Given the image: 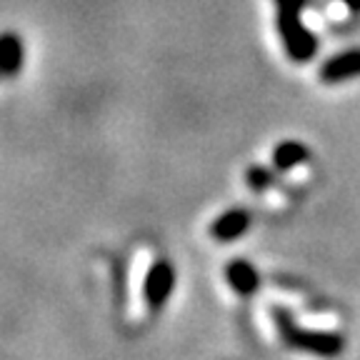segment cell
Returning a JSON list of instances; mask_svg holds the SVG:
<instances>
[{"mask_svg":"<svg viewBox=\"0 0 360 360\" xmlns=\"http://www.w3.org/2000/svg\"><path fill=\"white\" fill-rule=\"evenodd\" d=\"M305 158H308V150H305L300 143H283V146H278L276 153H273V160H276L278 170H290L292 165L303 163Z\"/></svg>","mask_w":360,"mask_h":360,"instance_id":"cell-8","label":"cell"},{"mask_svg":"<svg viewBox=\"0 0 360 360\" xmlns=\"http://www.w3.org/2000/svg\"><path fill=\"white\" fill-rule=\"evenodd\" d=\"M270 183V173L263 168H250L248 170V186L253 188V191H263V188H268Z\"/></svg>","mask_w":360,"mask_h":360,"instance_id":"cell-9","label":"cell"},{"mask_svg":"<svg viewBox=\"0 0 360 360\" xmlns=\"http://www.w3.org/2000/svg\"><path fill=\"white\" fill-rule=\"evenodd\" d=\"M248 228H250V213L243 208H236V210L223 213L215 220L213 228H210V236L220 243H231V240H236V238H240Z\"/></svg>","mask_w":360,"mask_h":360,"instance_id":"cell-4","label":"cell"},{"mask_svg":"<svg viewBox=\"0 0 360 360\" xmlns=\"http://www.w3.org/2000/svg\"><path fill=\"white\" fill-rule=\"evenodd\" d=\"M273 318H276V328L283 335L290 348L305 350V353L313 355H323V358H335V355L343 353V338L333 335V333H318V330H305V328H298L292 323L290 313L283 308L273 310Z\"/></svg>","mask_w":360,"mask_h":360,"instance_id":"cell-1","label":"cell"},{"mask_svg":"<svg viewBox=\"0 0 360 360\" xmlns=\"http://www.w3.org/2000/svg\"><path fill=\"white\" fill-rule=\"evenodd\" d=\"M225 276H228V283H231L233 290L240 292V295H250V292H255V288L260 285L258 270L248 263V260H233V263L225 268Z\"/></svg>","mask_w":360,"mask_h":360,"instance_id":"cell-6","label":"cell"},{"mask_svg":"<svg viewBox=\"0 0 360 360\" xmlns=\"http://www.w3.org/2000/svg\"><path fill=\"white\" fill-rule=\"evenodd\" d=\"M173 288H175L173 265H170L168 260H158V263L150 268V273H148L146 288H143L148 308H150L153 313L163 310L165 303H168V298H170V292H173Z\"/></svg>","mask_w":360,"mask_h":360,"instance_id":"cell-3","label":"cell"},{"mask_svg":"<svg viewBox=\"0 0 360 360\" xmlns=\"http://www.w3.org/2000/svg\"><path fill=\"white\" fill-rule=\"evenodd\" d=\"M345 3H348L353 11H358V8H360V0H345Z\"/></svg>","mask_w":360,"mask_h":360,"instance_id":"cell-10","label":"cell"},{"mask_svg":"<svg viewBox=\"0 0 360 360\" xmlns=\"http://www.w3.org/2000/svg\"><path fill=\"white\" fill-rule=\"evenodd\" d=\"M300 8L303 0H278V11H281V33L285 38V48L295 60H308L315 53V40L300 22Z\"/></svg>","mask_w":360,"mask_h":360,"instance_id":"cell-2","label":"cell"},{"mask_svg":"<svg viewBox=\"0 0 360 360\" xmlns=\"http://www.w3.org/2000/svg\"><path fill=\"white\" fill-rule=\"evenodd\" d=\"M22 43L15 33H0V75H15L22 68Z\"/></svg>","mask_w":360,"mask_h":360,"instance_id":"cell-7","label":"cell"},{"mask_svg":"<svg viewBox=\"0 0 360 360\" xmlns=\"http://www.w3.org/2000/svg\"><path fill=\"white\" fill-rule=\"evenodd\" d=\"M353 75H360V51H348L340 56H333L326 65L321 68V78L326 83H340Z\"/></svg>","mask_w":360,"mask_h":360,"instance_id":"cell-5","label":"cell"}]
</instances>
